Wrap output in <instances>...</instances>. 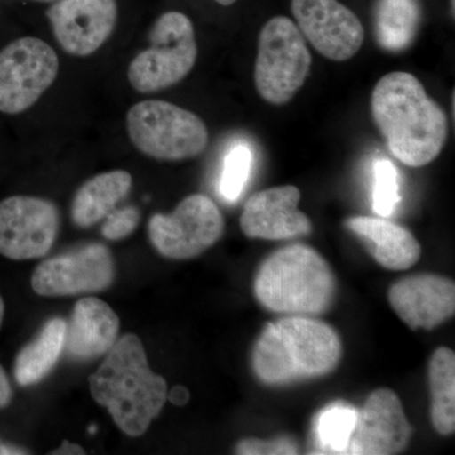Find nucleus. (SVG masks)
Wrapping results in <instances>:
<instances>
[{
  "instance_id": "412c9836",
  "label": "nucleus",
  "mask_w": 455,
  "mask_h": 455,
  "mask_svg": "<svg viewBox=\"0 0 455 455\" xmlns=\"http://www.w3.org/2000/svg\"><path fill=\"white\" fill-rule=\"evenodd\" d=\"M431 423L440 435H451L455 430V353L440 347L429 363Z\"/></svg>"
},
{
  "instance_id": "6ab92c4d",
  "label": "nucleus",
  "mask_w": 455,
  "mask_h": 455,
  "mask_svg": "<svg viewBox=\"0 0 455 455\" xmlns=\"http://www.w3.org/2000/svg\"><path fill=\"white\" fill-rule=\"evenodd\" d=\"M132 184V175L124 170L108 171L88 180L71 204L75 226L90 228L103 220L128 196Z\"/></svg>"
},
{
  "instance_id": "2f4dec72",
  "label": "nucleus",
  "mask_w": 455,
  "mask_h": 455,
  "mask_svg": "<svg viewBox=\"0 0 455 455\" xmlns=\"http://www.w3.org/2000/svg\"><path fill=\"white\" fill-rule=\"evenodd\" d=\"M4 301H3L2 296H0V328H2L3 319H4Z\"/></svg>"
},
{
  "instance_id": "aec40b11",
  "label": "nucleus",
  "mask_w": 455,
  "mask_h": 455,
  "mask_svg": "<svg viewBox=\"0 0 455 455\" xmlns=\"http://www.w3.org/2000/svg\"><path fill=\"white\" fill-rule=\"evenodd\" d=\"M66 324L62 317H52L44 325L35 340L20 349L14 362V379L22 387L44 381L65 348Z\"/></svg>"
},
{
  "instance_id": "f03ea898",
  "label": "nucleus",
  "mask_w": 455,
  "mask_h": 455,
  "mask_svg": "<svg viewBox=\"0 0 455 455\" xmlns=\"http://www.w3.org/2000/svg\"><path fill=\"white\" fill-rule=\"evenodd\" d=\"M90 394L106 407L114 423L131 438H139L167 403V383L148 364L136 334L123 335L89 379Z\"/></svg>"
},
{
  "instance_id": "7c9ffc66",
  "label": "nucleus",
  "mask_w": 455,
  "mask_h": 455,
  "mask_svg": "<svg viewBox=\"0 0 455 455\" xmlns=\"http://www.w3.org/2000/svg\"><path fill=\"white\" fill-rule=\"evenodd\" d=\"M0 454H27L23 449L0 444Z\"/></svg>"
},
{
  "instance_id": "473e14b6",
  "label": "nucleus",
  "mask_w": 455,
  "mask_h": 455,
  "mask_svg": "<svg viewBox=\"0 0 455 455\" xmlns=\"http://www.w3.org/2000/svg\"><path fill=\"white\" fill-rule=\"evenodd\" d=\"M214 2L223 5V7H229V5L235 4L236 0H214Z\"/></svg>"
},
{
  "instance_id": "4468645a",
  "label": "nucleus",
  "mask_w": 455,
  "mask_h": 455,
  "mask_svg": "<svg viewBox=\"0 0 455 455\" xmlns=\"http://www.w3.org/2000/svg\"><path fill=\"white\" fill-rule=\"evenodd\" d=\"M301 193L293 185L266 188L253 194L241 215V229L247 238L286 241L311 235L313 223L299 209Z\"/></svg>"
},
{
  "instance_id": "b1692460",
  "label": "nucleus",
  "mask_w": 455,
  "mask_h": 455,
  "mask_svg": "<svg viewBox=\"0 0 455 455\" xmlns=\"http://www.w3.org/2000/svg\"><path fill=\"white\" fill-rule=\"evenodd\" d=\"M252 167V152L244 145H236L224 158L220 181L221 196L227 202H236L243 193Z\"/></svg>"
},
{
  "instance_id": "5701e85b",
  "label": "nucleus",
  "mask_w": 455,
  "mask_h": 455,
  "mask_svg": "<svg viewBox=\"0 0 455 455\" xmlns=\"http://www.w3.org/2000/svg\"><path fill=\"white\" fill-rule=\"evenodd\" d=\"M358 416L359 410L344 403H331L320 410L314 421L317 453L348 454Z\"/></svg>"
},
{
  "instance_id": "4be33fe9",
  "label": "nucleus",
  "mask_w": 455,
  "mask_h": 455,
  "mask_svg": "<svg viewBox=\"0 0 455 455\" xmlns=\"http://www.w3.org/2000/svg\"><path fill=\"white\" fill-rule=\"evenodd\" d=\"M418 0H379L376 37L387 51H403L411 44L420 26Z\"/></svg>"
},
{
  "instance_id": "0eeeda50",
  "label": "nucleus",
  "mask_w": 455,
  "mask_h": 455,
  "mask_svg": "<svg viewBox=\"0 0 455 455\" xmlns=\"http://www.w3.org/2000/svg\"><path fill=\"white\" fill-rule=\"evenodd\" d=\"M148 37L151 46L134 57L128 68L132 88L143 94L182 82L197 59L196 29L184 13H164L156 20Z\"/></svg>"
},
{
  "instance_id": "cd10ccee",
  "label": "nucleus",
  "mask_w": 455,
  "mask_h": 455,
  "mask_svg": "<svg viewBox=\"0 0 455 455\" xmlns=\"http://www.w3.org/2000/svg\"><path fill=\"white\" fill-rule=\"evenodd\" d=\"M13 391L5 371L0 366V409H5L12 403Z\"/></svg>"
},
{
  "instance_id": "7ed1b4c3",
  "label": "nucleus",
  "mask_w": 455,
  "mask_h": 455,
  "mask_svg": "<svg viewBox=\"0 0 455 455\" xmlns=\"http://www.w3.org/2000/svg\"><path fill=\"white\" fill-rule=\"evenodd\" d=\"M339 334L310 316L269 323L253 347L252 368L266 386H287L333 372L341 358Z\"/></svg>"
},
{
  "instance_id": "ddd939ff",
  "label": "nucleus",
  "mask_w": 455,
  "mask_h": 455,
  "mask_svg": "<svg viewBox=\"0 0 455 455\" xmlns=\"http://www.w3.org/2000/svg\"><path fill=\"white\" fill-rule=\"evenodd\" d=\"M46 16L61 49L71 56L86 57L112 36L118 7L116 0H59Z\"/></svg>"
},
{
  "instance_id": "bb28decb",
  "label": "nucleus",
  "mask_w": 455,
  "mask_h": 455,
  "mask_svg": "<svg viewBox=\"0 0 455 455\" xmlns=\"http://www.w3.org/2000/svg\"><path fill=\"white\" fill-rule=\"evenodd\" d=\"M236 453L244 455L262 454H298L299 447L295 440L289 436H280L269 440L244 439L236 445Z\"/></svg>"
},
{
  "instance_id": "a211bd4d",
  "label": "nucleus",
  "mask_w": 455,
  "mask_h": 455,
  "mask_svg": "<svg viewBox=\"0 0 455 455\" xmlns=\"http://www.w3.org/2000/svg\"><path fill=\"white\" fill-rule=\"evenodd\" d=\"M346 228L366 243L374 260L383 268L403 271L418 263L421 245L410 230L387 218H348Z\"/></svg>"
},
{
  "instance_id": "20e7f679",
  "label": "nucleus",
  "mask_w": 455,
  "mask_h": 455,
  "mask_svg": "<svg viewBox=\"0 0 455 455\" xmlns=\"http://www.w3.org/2000/svg\"><path fill=\"white\" fill-rule=\"evenodd\" d=\"M254 295L265 309L284 315H320L337 296L331 266L313 247L292 244L260 263Z\"/></svg>"
},
{
  "instance_id": "c756f323",
  "label": "nucleus",
  "mask_w": 455,
  "mask_h": 455,
  "mask_svg": "<svg viewBox=\"0 0 455 455\" xmlns=\"http://www.w3.org/2000/svg\"><path fill=\"white\" fill-rule=\"evenodd\" d=\"M50 454L53 455H80L85 454V451L80 445L74 444V443L68 442V440H64L62 442L61 447L55 449V451H51Z\"/></svg>"
},
{
  "instance_id": "f8f14e48",
  "label": "nucleus",
  "mask_w": 455,
  "mask_h": 455,
  "mask_svg": "<svg viewBox=\"0 0 455 455\" xmlns=\"http://www.w3.org/2000/svg\"><path fill=\"white\" fill-rule=\"evenodd\" d=\"M291 11L305 40L326 59L347 61L361 50L363 25L338 0H291Z\"/></svg>"
},
{
  "instance_id": "f3484780",
  "label": "nucleus",
  "mask_w": 455,
  "mask_h": 455,
  "mask_svg": "<svg viewBox=\"0 0 455 455\" xmlns=\"http://www.w3.org/2000/svg\"><path fill=\"white\" fill-rule=\"evenodd\" d=\"M121 320L98 298H84L75 304L66 324L64 352L74 361H92L106 355L118 340Z\"/></svg>"
},
{
  "instance_id": "1a4fd4ad",
  "label": "nucleus",
  "mask_w": 455,
  "mask_h": 455,
  "mask_svg": "<svg viewBox=\"0 0 455 455\" xmlns=\"http://www.w3.org/2000/svg\"><path fill=\"white\" fill-rule=\"evenodd\" d=\"M59 56L46 42L22 37L0 51V112L29 109L55 83Z\"/></svg>"
},
{
  "instance_id": "2eb2a0df",
  "label": "nucleus",
  "mask_w": 455,
  "mask_h": 455,
  "mask_svg": "<svg viewBox=\"0 0 455 455\" xmlns=\"http://www.w3.org/2000/svg\"><path fill=\"white\" fill-rule=\"evenodd\" d=\"M411 434L400 398L390 388H379L359 411L348 454H398L405 451Z\"/></svg>"
},
{
  "instance_id": "c85d7f7f",
  "label": "nucleus",
  "mask_w": 455,
  "mask_h": 455,
  "mask_svg": "<svg viewBox=\"0 0 455 455\" xmlns=\"http://www.w3.org/2000/svg\"><path fill=\"white\" fill-rule=\"evenodd\" d=\"M190 400V392L184 386H175L171 391H167V401L172 405L185 406Z\"/></svg>"
},
{
  "instance_id": "393cba45",
  "label": "nucleus",
  "mask_w": 455,
  "mask_h": 455,
  "mask_svg": "<svg viewBox=\"0 0 455 455\" xmlns=\"http://www.w3.org/2000/svg\"><path fill=\"white\" fill-rule=\"evenodd\" d=\"M373 175V212L379 217H391L401 202L396 166L388 160L376 161Z\"/></svg>"
},
{
  "instance_id": "39448f33",
  "label": "nucleus",
  "mask_w": 455,
  "mask_h": 455,
  "mask_svg": "<svg viewBox=\"0 0 455 455\" xmlns=\"http://www.w3.org/2000/svg\"><path fill=\"white\" fill-rule=\"evenodd\" d=\"M128 136L140 154L182 161L205 151L209 132L196 113L164 100L134 104L127 113Z\"/></svg>"
},
{
  "instance_id": "6e6552de",
  "label": "nucleus",
  "mask_w": 455,
  "mask_h": 455,
  "mask_svg": "<svg viewBox=\"0 0 455 455\" xmlns=\"http://www.w3.org/2000/svg\"><path fill=\"white\" fill-rule=\"evenodd\" d=\"M223 214L211 197L193 194L170 214L152 215L148 235L161 256L170 259H196L212 247L224 233Z\"/></svg>"
},
{
  "instance_id": "f257e3e1",
  "label": "nucleus",
  "mask_w": 455,
  "mask_h": 455,
  "mask_svg": "<svg viewBox=\"0 0 455 455\" xmlns=\"http://www.w3.org/2000/svg\"><path fill=\"white\" fill-rule=\"evenodd\" d=\"M371 110L374 124L400 163L423 167L442 154L449 133L447 113L414 75L394 71L381 77L371 97Z\"/></svg>"
},
{
  "instance_id": "72a5a7b5",
  "label": "nucleus",
  "mask_w": 455,
  "mask_h": 455,
  "mask_svg": "<svg viewBox=\"0 0 455 455\" xmlns=\"http://www.w3.org/2000/svg\"><path fill=\"white\" fill-rule=\"evenodd\" d=\"M46 2H50V0H46Z\"/></svg>"
},
{
  "instance_id": "a878e982",
  "label": "nucleus",
  "mask_w": 455,
  "mask_h": 455,
  "mask_svg": "<svg viewBox=\"0 0 455 455\" xmlns=\"http://www.w3.org/2000/svg\"><path fill=\"white\" fill-rule=\"evenodd\" d=\"M140 212L134 206H125L122 209H114L106 217L101 235L109 241H121L130 236L139 227Z\"/></svg>"
},
{
  "instance_id": "423d86ee",
  "label": "nucleus",
  "mask_w": 455,
  "mask_h": 455,
  "mask_svg": "<svg viewBox=\"0 0 455 455\" xmlns=\"http://www.w3.org/2000/svg\"><path fill=\"white\" fill-rule=\"evenodd\" d=\"M313 57L307 40L287 17L271 18L260 29L254 84L263 100L283 106L292 100L310 74Z\"/></svg>"
},
{
  "instance_id": "9d476101",
  "label": "nucleus",
  "mask_w": 455,
  "mask_h": 455,
  "mask_svg": "<svg viewBox=\"0 0 455 455\" xmlns=\"http://www.w3.org/2000/svg\"><path fill=\"white\" fill-rule=\"evenodd\" d=\"M116 280V263L106 245L90 243L44 259L32 275V289L44 298L104 291Z\"/></svg>"
},
{
  "instance_id": "9b49d317",
  "label": "nucleus",
  "mask_w": 455,
  "mask_h": 455,
  "mask_svg": "<svg viewBox=\"0 0 455 455\" xmlns=\"http://www.w3.org/2000/svg\"><path fill=\"white\" fill-rule=\"evenodd\" d=\"M60 229L52 202L36 196H11L0 202V254L13 260L46 256Z\"/></svg>"
},
{
  "instance_id": "dca6fc26",
  "label": "nucleus",
  "mask_w": 455,
  "mask_h": 455,
  "mask_svg": "<svg viewBox=\"0 0 455 455\" xmlns=\"http://www.w3.org/2000/svg\"><path fill=\"white\" fill-rule=\"evenodd\" d=\"M388 302L412 331H431L454 316L455 283L440 275H414L392 284Z\"/></svg>"
}]
</instances>
